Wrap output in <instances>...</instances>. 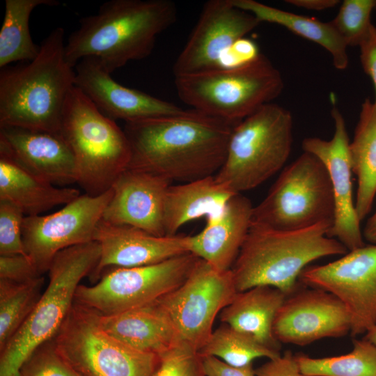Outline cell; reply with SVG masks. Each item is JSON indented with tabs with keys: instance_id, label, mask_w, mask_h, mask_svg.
<instances>
[{
	"instance_id": "obj_38",
	"label": "cell",
	"mask_w": 376,
	"mask_h": 376,
	"mask_svg": "<svg viewBox=\"0 0 376 376\" xmlns=\"http://www.w3.org/2000/svg\"><path fill=\"white\" fill-rule=\"evenodd\" d=\"M256 376H304L296 355L288 350L255 369Z\"/></svg>"
},
{
	"instance_id": "obj_1",
	"label": "cell",
	"mask_w": 376,
	"mask_h": 376,
	"mask_svg": "<svg viewBox=\"0 0 376 376\" xmlns=\"http://www.w3.org/2000/svg\"><path fill=\"white\" fill-rule=\"evenodd\" d=\"M233 122L197 109L125 123L129 169L187 182L214 175L226 156Z\"/></svg>"
},
{
	"instance_id": "obj_41",
	"label": "cell",
	"mask_w": 376,
	"mask_h": 376,
	"mask_svg": "<svg viewBox=\"0 0 376 376\" xmlns=\"http://www.w3.org/2000/svg\"><path fill=\"white\" fill-rule=\"evenodd\" d=\"M202 359L206 376H256L253 365L235 367L214 357L205 356Z\"/></svg>"
},
{
	"instance_id": "obj_7",
	"label": "cell",
	"mask_w": 376,
	"mask_h": 376,
	"mask_svg": "<svg viewBox=\"0 0 376 376\" xmlns=\"http://www.w3.org/2000/svg\"><path fill=\"white\" fill-rule=\"evenodd\" d=\"M179 98L192 109L240 122L282 92V76L260 54L244 65L175 77Z\"/></svg>"
},
{
	"instance_id": "obj_25",
	"label": "cell",
	"mask_w": 376,
	"mask_h": 376,
	"mask_svg": "<svg viewBox=\"0 0 376 376\" xmlns=\"http://www.w3.org/2000/svg\"><path fill=\"white\" fill-rule=\"evenodd\" d=\"M286 297L280 290L267 285L237 292L221 311L220 320L262 345L280 352V343L274 337L273 324Z\"/></svg>"
},
{
	"instance_id": "obj_22",
	"label": "cell",
	"mask_w": 376,
	"mask_h": 376,
	"mask_svg": "<svg viewBox=\"0 0 376 376\" xmlns=\"http://www.w3.org/2000/svg\"><path fill=\"white\" fill-rule=\"evenodd\" d=\"M253 210L247 197L232 196L219 214L206 219L203 230L189 236V253L219 271L230 270L251 227Z\"/></svg>"
},
{
	"instance_id": "obj_9",
	"label": "cell",
	"mask_w": 376,
	"mask_h": 376,
	"mask_svg": "<svg viewBox=\"0 0 376 376\" xmlns=\"http://www.w3.org/2000/svg\"><path fill=\"white\" fill-rule=\"evenodd\" d=\"M335 202L322 162L304 152L285 167L265 198L253 207L252 224L297 230L322 222L333 224Z\"/></svg>"
},
{
	"instance_id": "obj_11",
	"label": "cell",
	"mask_w": 376,
	"mask_h": 376,
	"mask_svg": "<svg viewBox=\"0 0 376 376\" xmlns=\"http://www.w3.org/2000/svg\"><path fill=\"white\" fill-rule=\"evenodd\" d=\"M198 259L187 253L149 265L107 269L92 285H79L75 303L104 316L152 304L182 284Z\"/></svg>"
},
{
	"instance_id": "obj_39",
	"label": "cell",
	"mask_w": 376,
	"mask_h": 376,
	"mask_svg": "<svg viewBox=\"0 0 376 376\" xmlns=\"http://www.w3.org/2000/svg\"><path fill=\"white\" fill-rule=\"evenodd\" d=\"M260 53L256 44L251 40L242 38L237 40L223 55L220 68H235L254 60Z\"/></svg>"
},
{
	"instance_id": "obj_15",
	"label": "cell",
	"mask_w": 376,
	"mask_h": 376,
	"mask_svg": "<svg viewBox=\"0 0 376 376\" xmlns=\"http://www.w3.org/2000/svg\"><path fill=\"white\" fill-rule=\"evenodd\" d=\"M260 22L232 0H210L173 68L175 77L220 68L223 55Z\"/></svg>"
},
{
	"instance_id": "obj_32",
	"label": "cell",
	"mask_w": 376,
	"mask_h": 376,
	"mask_svg": "<svg viewBox=\"0 0 376 376\" xmlns=\"http://www.w3.org/2000/svg\"><path fill=\"white\" fill-rule=\"evenodd\" d=\"M198 352L202 357H214L235 367L251 366L258 358L272 359L281 355L279 351L270 349L225 324L213 331Z\"/></svg>"
},
{
	"instance_id": "obj_29",
	"label": "cell",
	"mask_w": 376,
	"mask_h": 376,
	"mask_svg": "<svg viewBox=\"0 0 376 376\" xmlns=\"http://www.w3.org/2000/svg\"><path fill=\"white\" fill-rule=\"evenodd\" d=\"M56 0H6L5 14L0 30V69L17 61L28 62L38 54L30 33L29 17L38 6H55Z\"/></svg>"
},
{
	"instance_id": "obj_28",
	"label": "cell",
	"mask_w": 376,
	"mask_h": 376,
	"mask_svg": "<svg viewBox=\"0 0 376 376\" xmlns=\"http://www.w3.org/2000/svg\"><path fill=\"white\" fill-rule=\"evenodd\" d=\"M237 8L249 12L261 22L281 25L295 34L314 42L324 47L332 57L334 66L338 70L347 68L349 59L347 46L329 22H322L254 0H232Z\"/></svg>"
},
{
	"instance_id": "obj_17",
	"label": "cell",
	"mask_w": 376,
	"mask_h": 376,
	"mask_svg": "<svg viewBox=\"0 0 376 376\" xmlns=\"http://www.w3.org/2000/svg\"><path fill=\"white\" fill-rule=\"evenodd\" d=\"M308 288L286 297L273 324L276 339L304 346L350 334L351 320L345 305L327 291Z\"/></svg>"
},
{
	"instance_id": "obj_23",
	"label": "cell",
	"mask_w": 376,
	"mask_h": 376,
	"mask_svg": "<svg viewBox=\"0 0 376 376\" xmlns=\"http://www.w3.org/2000/svg\"><path fill=\"white\" fill-rule=\"evenodd\" d=\"M98 318L104 331L140 352L159 355L182 343L157 301L114 315L98 314Z\"/></svg>"
},
{
	"instance_id": "obj_31",
	"label": "cell",
	"mask_w": 376,
	"mask_h": 376,
	"mask_svg": "<svg viewBox=\"0 0 376 376\" xmlns=\"http://www.w3.org/2000/svg\"><path fill=\"white\" fill-rule=\"evenodd\" d=\"M44 277L17 283L0 279V350L30 315L42 294Z\"/></svg>"
},
{
	"instance_id": "obj_42",
	"label": "cell",
	"mask_w": 376,
	"mask_h": 376,
	"mask_svg": "<svg viewBox=\"0 0 376 376\" xmlns=\"http://www.w3.org/2000/svg\"><path fill=\"white\" fill-rule=\"evenodd\" d=\"M292 6L311 10L330 9L339 3L338 0H286Z\"/></svg>"
},
{
	"instance_id": "obj_30",
	"label": "cell",
	"mask_w": 376,
	"mask_h": 376,
	"mask_svg": "<svg viewBox=\"0 0 376 376\" xmlns=\"http://www.w3.org/2000/svg\"><path fill=\"white\" fill-rule=\"evenodd\" d=\"M304 376H376V346L364 337L343 355L321 358L295 354Z\"/></svg>"
},
{
	"instance_id": "obj_13",
	"label": "cell",
	"mask_w": 376,
	"mask_h": 376,
	"mask_svg": "<svg viewBox=\"0 0 376 376\" xmlns=\"http://www.w3.org/2000/svg\"><path fill=\"white\" fill-rule=\"evenodd\" d=\"M299 281L336 297L350 316V334H366L376 324V244L348 251L338 259L308 265Z\"/></svg>"
},
{
	"instance_id": "obj_33",
	"label": "cell",
	"mask_w": 376,
	"mask_h": 376,
	"mask_svg": "<svg viewBox=\"0 0 376 376\" xmlns=\"http://www.w3.org/2000/svg\"><path fill=\"white\" fill-rule=\"evenodd\" d=\"M376 0H345L337 15L330 23L347 46H359L371 25V13Z\"/></svg>"
},
{
	"instance_id": "obj_21",
	"label": "cell",
	"mask_w": 376,
	"mask_h": 376,
	"mask_svg": "<svg viewBox=\"0 0 376 376\" xmlns=\"http://www.w3.org/2000/svg\"><path fill=\"white\" fill-rule=\"evenodd\" d=\"M0 154L54 185L76 182L75 156L61 134L0 126Z\"/></svg>"
},
{
	"instance_id": "obj_2",
	"label": "cell",
	"mask_w": 376,
	"mask_h": 376,
	"mask_svg": "<svg viewBox=\"0 0 376 376\" xmlns=\"http://www.w3.org/2000/svg\"><path fill=\"white\" fill-rule=\"evenodd\" d=\"M170 0H110L82 17L65 45L73 68L83 58L97 59L109 73L152 52L157 37L177 20Z\"/></svg>"
},
{
	"instance_id": "obj_37",
	"label": "cell",
	"mask_w": 376,
	"mask_h": 376,
	"mask_svg": "<svg viewBox=\"0 0 376 376\" xmlns=\"http://www.w3.org/2000/svg\"><path fill=\"white\" fill-rule=\"evenodd\" d=\"M41 276L26 256L0 255V279L24 283Z\"/></svg>"
},
{
	"instance_id": "obj_14",
	"label": "cell",
	"mask_w": 376,
	"mask_h": 376,
	"mask_svg": "<svg viewBox=\"0 0 376 376\" xmlns=\"http://www.w3.org/2000/svg\"><path fill=\"white\" fill-rule=\"evenodd\" d=\"M112 189L80 195L47 215L25 216L22 239L26 256L42 275L61 251L93 242L96 228L112 196Z\"/></svg>"
},
{
	"instance_id": "obj_43",
	"label": "cell",
	"mask_w": 376,
	"mask_h": 376,
	"mask_svg": "<svg viewBox=\"0 0 376 376\" xmlns=\"http://www.w3.org/2000/svg\"><path fill=\"white\" fill-rule=\"evenodd\" d=\"M365 240L376 244V210L367 220L362 230Z\"/></svg>"
},
{
	"instance_id": "obj_34",
	"label": "cell",
	"mask_w": 376,
	"mask_h": 376,
	"mask_svg": "<svg viewBox=\"0 0 376 376\" xmlns=\"http://www.w3.org/2000/svg\"><path fill=\"white\" fill-rule=\"evenodd\" d=\"M17 376H80L58 352L52 339L38 347L24 362Z\"/></svg>"
},
{
	"instance_id": "obj_20",
	"label": "cell",
	"mask_w": 376,
	"mask_h": 376,
	"mask_svg": "<svg viewBox=\"0 0 376 376\" xmlns=\"http://www.w3.org/2000/svg\"><path fill=\"white\" fill-rule=\"evenodd\" d=\"M172 182L149 172L127 168L111 186L112 196L102 220L166 236L164 228L165 196Z\"/></svg>"
},
{
	"instance_id": "obj_36",
	"label": "cell",
	"mask_w": 376,
	"mask_h": 376,
	"mask_svg": "<svg viewBox=\"0 0 376 376\" xmlns=\"http://www.w3.org/2000/svg\"><path fill=\"white\" fill-rule=\"evenodd\" d=\"M24 217L25 214L16 205L0 200V255L26 256L22 239Z\"/></svg>"
},
{
	"instance_id": "obj_6",
	"label": "cell",
	"mask_w": 376,
	"mask_h": 376,
	"mask_svg": "<svg viewBox=\"0 0 376 376\" xmlns=\"http://www.w3.org/2000/svg\"><path fill=\"white\" fill-rule=\"evenodd\" d=\"M61 133L75 156L76 183L86 194L108 191L130 164L124 130L75 86L63 107Z\"/></svg>"
},
{
	"instance_id": "obj_5",
	"label": "cell",
	"mask_w": 376,
	"mask_h": 376,
	"mask_svg": "<svg viewBox=\"0 0 376 376\" xmlns=\"http://www.w3.org/2000/svg\"><path fill=\"white\" fill-rule=\"evenodd\" d=\"M100 254L99 243L93 241L65 249L54 256L47 271V287L22 327L0 350V376H17L31 353L54 338L73 306L81 280L90 276Z\"/></svg>"
},
{
	"instance_id": "obj_4",
	"label": "cell",
	"mask_w": 376,
	"mask_h": 376,
	"mask_svg": "<svg viewBox=\"0 0 376 376\" xmlns=\"http://www.w3.org/2000/svg\"><path fill=\"white\" fill-rule=\"evenodd\" d=\"M331 226L322 222L297 230H280L251 223L230 269L237 291L267 285L287 296L292 293L300 274L311 263L348 251L328 236Z\"/></svg>"
},
{
	"instance_id": "obj_40",
	"label": "cell",
	"mask_w": 376,
	"mask_h": 376,
	"mask_svg": "<svg viewBox=\"0 0 376 376\" xmlns=\"http://www.w3.org/2000/svg\"><path fill=\"white\" fill-rule=\"evenodd\" d=\"M359 47L361 65L375 87V99L373 102L376 107V27L373 24Z\"/></svg>"
},
{
	"instance_id": "obj_26",
	"label": "cell",
	"mask_w": 376,
	"mask_h": 376,
	"mask_svg": "<svg viewBox=\"0 0 376 376\" xmlns=\"http://www.w3.org/2000/svg\"><path fill=\"white\" fill-rule=\"evenodd\" d=\"M80 195L77 189L57 187L0 154V200L14 203L25 216L40 215L57 205H66Z\"/></svg>"
},
{
	"instance_id": "obj_18",
	"label": "cell",
	"mask_w": 376,
	"mask_h": 376,
	"mask_svg": "<svg viewBox=\"0 0 376 376\" xmlns=\"http://www.w3.org/2000/svg\"><path fill=\"white\" fill-rule=\"evenodd\" d=\"M93 240L101 249L98 263L89 276L93 283L109 269L149 265L189 253V236L159 237L138 228L112 224L102 219Z\"/></svg>"
},
{
	"instance_id": "obj_10",
	"label": "cell",
	"mask_w": 376,
	"mask_h": 376,
	"mask_svg": "<svg viewBox=\"0 0 376 376\" xmlns=\"http://www.w3.org/2000/svg\"><path fill=\"white\" fill-rule=\"evenodd\" d=\"M54 339L80 376H152L158 359L108 334L97 313L76 303Z\"/></svg>"
},
{
	"instance_id": "obj_8",
	"label": "cell",
	"mask_w": 376,
	"mask_h": 376,
	"mask_svg": "<svg viewBox=\"0 0 376 376\" xmlns=\"http://www.w3.org/2000/svg\"><path fill=\"white\" fill-rule=\"evenodd\" d=\"M292 143L291 113L268 103L235 126L214 176L235 194L254 189L283 169Z\"/></svg>"
},
{
	"instance_id": "obj_16",
	"label": "cell",
	"mask_w": 376,
	"mask_h": 376,
	"mask_svg": "<svg viewBox=\"0 0 376 376\" xmlns=\"http://www.w3.org/2000/svg\"><path fill=\"white\" fill-rule=\"evenodd\" d=\"M334 133L330 140L307 137L302 149L318 157L326 168L331 185L335 214L328 236L338 240L348 251L366 244L353 199L352 167L350 140L345 118L336 106L331 110Z\"/></svg>"
},
{
	"instance_id": "obj_44",
	"label": "cell",
	"mask_w": 376,
	"mask_h": 376,
	"mask_svg": "<svg viewBox=\"0 0 376 376\" xmlns=\"http://www.w3.org/2000/svg\"><path fill=\"white\" fill-rule=\"evenodd\" d=\"M364 338L376 346V324L365 334Z\"/></svg>"
},
{
	"instance_id": "obj_24",
	"label": "cell",
	"mask_w": 376,
	"mask_h": 376,
	"mask_svg": "<svg viewBox=\"0 0 376 376\" xmlns=\"http://www.w3.org/2000/svg\"><path fill=\"white\" fill-rule=\"evenodd\" d=\"M233 193L214 175L178 185H171L164 205V228L166 236H174L186 223L219 214Z\"/></svg>"
},
{
	"instance_id": "obj_12",
	"label": "cell",
	"mask_w": 376,
	"mask_h": 376,
	"mask_svg": "<svg viewBox=\"0 0 376 376\" xmlns=\"http://www.w3.org/2000/svg\"><path fill=\"white\" fill-rule=\"evenodd\" d=\"M237 292L231 270L219 271L199 258L184 283L157 302L181 342L199 352L213 332L216 317Z\"/></svg>"
},
{
	"instance_id": "obj_35",
	"label": "cell",
	"mask_w": 376,
	"mask_h": 376,
	"mask_svg": "<svg viewBox=\"0 0 376 376\" xmlns=\"http://www.w3.org/2000/svg\"><path fill=\"white\" fill-rule=\"evenodd\" d=\"M152 376H206L202 356L181 343L158 355Z\"/></svg>"
},
{
	"instance_id": "obj_27",
	"label": "cell",
	"mask_w": 376,
	"mask_h": 376,
	"mask_svg": "<svg viewBox=\"0 0 376 376\" xmlns=\"http://www.w3.org/2000/svg\"><path fill=\"white\" fill-rule=\"evenodd\" d=\"M350 155L358 181L355 207L361 221L370 213L376 195V107L369 98L361 104Z\"/></svg>"
},
{
	"instance_id": "obj_3",
	"label": "cell",
	"mask_w": 376,
	"mask_h": 376,
	"mask_svg": "<svg viewBox=\"0 0 376 376\" xmlns=\"http://www.w3.org/2000/svg\"><path fill=\"white\" fill-rule=\"evenodd\" d=\"M64 35L63 28L54 29L42 41L33 60L1 69L0 126L61 134L63 107L75 86Z\"/></svg>"
},
{
	"instance_id": "obj_19",
	"label": "cell",
	"mask_w": 376,
	"mask_h": 376,
	"mask_svg": "<svg viewBox=\"0 0 376 376\" xmlns=\"http://www.w3.org/2000/svg\"><path fill=\"white\" fill-rule=\"evenodd\" d=\"M75 85L105 116L126 122L175 115L185 109L139 90L124 86L112 79L100 61L92 57L75 67Z\"/></svg>"
}]
</instances>
